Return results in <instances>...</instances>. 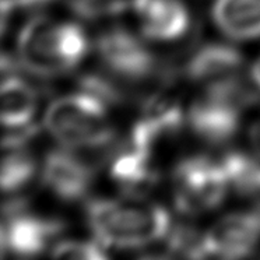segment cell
Segmentation results:
<instances>
[{"mask_svg": "<svg viewBox=\"0 0 260 260\" xmlns=\"http://www.w3.org/2000/svg\"><path fill=\"white\" fill-rule=\"evenodd\" d=\"M241 112L235 105L203 95L193 102L187 122L196 136L214 146L231 142L241 126Z\"/></svg>", "mask_w": 260, "mask_h": 260, "instance_id": "7c38bea8", "label": "cell"}, {"mask_svg": "<svg viewBox=\"0 0 260 260\" xmlns=\"http://www.w3.org/2000/svg\"><path fill=\"white\" fill-rule=\"evenodd\" d=\"M108 162L112 181L129 196H142L158 182L153 151L137 147L129 140L116 144Z\"/></svg>", "mask_w": 260, "mask_h": 260, "instance_id": "8fae6325", "label": "cell"}, {"mask_svg": "<svg viewBox=\"0 0 260 260\" xmlns=\"http://www.w3.org/2000/svg\"><path fill=\"white\" fill-rule=\"evenodd\" d=\"M45 127L64 147L100 151L107 161L118 144L108 107L81 91L52 102L46 111Z\"/></svg>", "mask_w": 260, "mask_h": 260, "instance_id": "7a4b0ae2", "label": "cell"}, {"mask_svg": "<svg viewBox=\"0 0 260 260\" xmlns=\"http://www.w3.org/2000/svg\"><path fill=\"white\" fill-rule=\"evenodd\" d=\"M57 0H2V27L3 32L7 28V20L17 10L23 12H40L55 5Z\"/></svg>", "mask_w": 260, "mask_h": 260, "instance_id": "603a6c76", "label": "cell"}, {"mask_svg": "<svg viewBox=\"0 0 260 260\" xmlns=\"http://www.w3.org/2000/svg\"><path fill=\"white\" fill-rule=\"evenodd\" d=\"M2 164V187L7 196L16 194L34 181L37 175V161L25 148L5 150Z\"/></svg>", "mask_w": 260, "mask_h": 260, "instance_id": "e0dca14e", "label": "cell"}, {"mask_svg": "<svg viewBox=\"0 0 260 260\" xmlns=\"http://www.w3.org/2000/svg\"><path fill=\"white\" fill-rule=\"evenodd\" d=\"M56 23L46 16L35 14L17 35L20 68L42 81L68 74L57 52Z\"/></svg>", "mask_w": 260, "mask_h": 260, "instance_id": "5b68a950", "label": "cell"}, {"mask_svg": "<svg viewBox=\"0 0 260 260\" xmlns=\"http://www.w3.org/2000/svg\"><path fill=\"white\" fill-rule=\"evenodd\" d=\"M96 170V162L81 158L70 150L53 148L44 158L42 182L57 199L77 202L90 192Z\"/></svg>", "mask_w": 260, "mask_h": 260, "instance_id": "8992f818", "label": "cell"}, {"mask_svg": "<svg viewBox=\"0 0 260 260\" xmlns=\"http://www.w3.org/2000/svg\"><path fill=\"white\" fill-rule=\"evenodd\" d=\"M185 115L181 105L161 95L147 96L142 105V115L132 126L130 143L154 151L161 140L175 137L183 127Z\"/></svg>", "mask_w": 260, "mask_h": 260, "instance_id": "9c48e42d", "label": "cell"}, {"mask_svg": "<svg viewBox=\"0 0 260 260\" xmlns=\"http://www.w3.org/2000/svg\"><path fill=\"white\" fill-rule=\"evenodd\" d=\"M170 246L187 260H204L209 253L204 245V235H199L190 226H178L170 238Z\"/></svg>", "mask_w": 260, "mask_h": 260, "instance_id": "ffe728a7", "label": "cell"}, {"mask_svg": "<svg viewBox=\"0 0 260 260\" xmlns=\"http://www.w3.org/2000/svg\"><path fill=\"white\" fill-rule=\"evenodd\" d=\"M53 260H108L100 245L90 241H66L53 249Z\"/></svg>", "mask_w": 260, "mask_h": 260, "instance_id": "44dd1931", "label": "cell"}, {"mask_svg": "<svg viewBox=\"0 0 260 260\" xmlns=\"http://www.w3.org/2000/svg\"><path fill=\"white\" fill-rule=\"evenodd\" d=\"M40 92L20 74L3 77L2 120L5 127L31 123L38 108Z\"/></svg>", "mask_w": 260, "mask_h": 260, "instance_id": "9a60e30c", "label": "cell"}, {"mask_svg": "<svg viewBox=\"0 0 260 260\" xmlns=\"http://www.w3.org/2000/svg\"><path fill=\"white\" fill-rule=\"evenodd\" d=\"M144 38L157 42L182 40L190 31V13L182 0H132Z\"/></svg>", "mask_w": 260, "mask_h": 260, "instance_id": "30bf717a", "label": "cell"}, {"mask_svg": "<svg viewBox=\"0 0 260 260\" xmlns=\"http://www.w3.org/2000/svg\"><path fill=\"white\" fill-rule=\"evenodd\" d=\"M256 214H257V217H259V220H260V204H259V207L256 209V211H254Z\"/></svg>", "mask_w": 260, "mask_h": 260, "instance_id": "4316f807", "label": "cell"}, {"mask_svg": "<svg viewBox=\"0 0 260 260\" xmlns=\"http://www.w3.org/2000/svg\"><path fill=\"white\" fill-rule=\"evenodd\" d=\"M40 124L31 123L16 126V127H5L3 135V148L5 150H17V148H25L27 144L37 139L40 135Z\"/></svg>", "mask_w": 260, "mask_h": 260, "instance_id": "7402d4cb", "label": "cell"}, {"mask_svg": "<svg viewBox=\"0 0 260 260\" xmlns=\"http://www.w3.org/2000/svg\"><path fill=\"white\" fill-rule=\"evenodd\" d=\"M25 209L5 213L2 228L3 252H12L17 256H34L41 253L62 232V221L28 214Z\"/></svg>", "mask_w": 260, "mask_h": 260, "instance_id": "52a82bcc", "label": "cell"}, {"mask_svg": "<svg viewBox=\"0 0 260 260\" xmlns=\"http://www.w3.org/2000/svg\"><path fill=\"white\" fill-rule=\"evenodd\" d=\"M230 186L241 196L260 193V162L241 150L226 151L220 161Z\"/></svg>", "mask_w": 260, "mask_h": 260, "instance_id": "2e32d148", "label": "cell"}, {"mask_svg": "<svg viewBox=\"0 0 260 260\" xmlns=\"http://www.w3.org/2000/svg\"><path fill=\"white\" fill-rule=\"evenodd\" d=\"M211 16L217 28L231 40L260 38V0H214Z\"/></svg>", "mask_w": 260, "mask_h": 260, "instance_id": "5bb4252c", "label": "cell"}, {"mask_svg": "<svg viewBox=\"0 0 260 260\" xmlns=\"http://www.w3.org/2000/svg\"><path fill=\"white\" fill-rule=\"evenodd\" d=\"M76 17L87 21L116 17L130 7L129 0H68Z\"/></svg>", "mask_w": 260, "mask_h": 260, "instance_id": "d6986e66", "label": "cell"}, {"mask_svg": "<svg viewBox=\"0 0 260 260\" xmlns=\"http://www.w3.org/2000/svg\"><path fill=\"white\" fill-rule=\"evenodd\" d=\"M250 77L253 80V84L256 85V88L260 91V57L254 62V64L252 66V70H250Z\"/></svg>", "mask_w": 260, "mask_h": 260, "instance_id": "d4e9b609", "label": "cell"}, {"mask_svg": "<svg viewBox=\"0 0 260 260\" xmlns=\"http://www.w3.org/2000/svg\"><path fill=\"white\" fill-rule=\"evenodd\" d=\"M176 209L187 215L215 209L230 186L220 162L196 154L182 158L172 171Z\"/></svg>", "mask_w": 260, "mask_h": 260, "instance_id": "277c9868", "label": "cell"}, {"mask_svg": "<svg viewBox=\"0 0 260 260\" xmlns=\"http://www.w3.org/2000/svg\"><path fill=\"white\" fill-rule=\"evenodd\" d=\"M243 64V55L235 46L209 42L193 52L181 73L193 83L209 84L215 80L235 76Z\"/></svg>", "mask_w": 260, "mask_h": 260, "instance_id": "4fadbf2b", "label": "cell"}, {"mask_svg": "<svg viewBox=\"0 0 260 260\" xmlns=\"http://www.w3.org/2000/svg\"><path fill=\"white\" fill-rule=\"evenodd\" d=\"M249 142L256 155L260 157V118L254 120L249 127Z\"/></svg>", "mask_w": 260, "mask_h": 260, "instance_id": "cb8c5ba5", "label": "cell"}, {"mask_svg": "<svg viewBox=\"0 0 260 260\" xmlns=\"http://www.w3.org/2000/svg\"><path fill=\"white\" fill-rule=\"evenodd\" d=\"M260 220L256 213H235L225 215L204 235L209 256L224 260L246 257L259 242Z\"/></svg>", "mask_w": 260, "mask_h": 260, "instance_id": "ba28073f", "label": "cell"}, {"mask_svg": "<svg viewBox=\"0 0 260 260\" xmlns=\"http://www.w3.org/2000/svg\"><path fill=\"white\" fill-rule=\"evenodd\" d=\"M139 260H172L167 256H162V254H151V256H146V257H142Z\"/></svg>", "mask_w": 260, "mask_h": 260, "instance_id": "484cf974", "label": "cell"}, {"mask_svg": "<svg viewBox=\"0 0 260 260\" xmlns=\"http://www.w3.org/2000/svg\"><path fill=\"white\" fill-rule=\"evenodd\" d=\"M112 73L84 72L77 77V88L84 94L94 96L105 107H123L130 101V92L123 83L112 79Z\"/></svg>", "mask_w": 260, "mask_h": 260, "instance_id": "ac0fdd59", "label": "cell"}, {"mask_svg": "<svg viewBox=\"0 0 260 260\" xmlns=\"http://www.w3.org/2000/svg\"><path fill=\"white\" fill-rule=\"evenodd\" d=\"M95 48L108 73L129 83L155 79L171 84L181 74V69L174 63L161 62L140 38L123 27L105 29L96 38Z\"/></svg>", "mask_w": 260, "mask_h": 260, "instance_id": "3957f363", "label": "cell"}, {"mask_svg": "<svg viewBox=\"0 0 260 260\" xmlns=\"http://www.w3.org/2000/svg\"><path fill=\"white\" fill-rule=\"evenodd\" d=\"M85 217L96 241L113 248H140L170 232V214L142 196L124 199H92Z\"/></svg>", "mask_w": 260, "mask_h": 260, "instance_id": "6da1fadb", "label": "cell"}]
</instances>
